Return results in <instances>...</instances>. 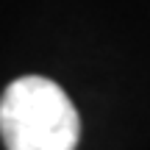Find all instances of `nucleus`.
Returning <instances> with one entry per match:
<instances>
[{"instance_id": "nucleus-1", "label": "nucleus", "mask_w": 150, "mask_h": 150, "mask_svg": "<svg viewBox=\"0 0 150 150\" xmlns=\"http://www.w3.org/2000/svg\"><path fill=\"white\" fill-rule=\"evenodd\" d=\"M78 134V111L50 78H17L0 97V136L8 150H75Z\"/></svg>"}]
</instances>
